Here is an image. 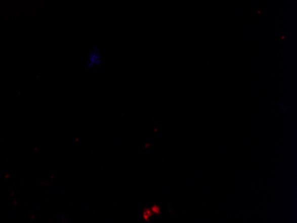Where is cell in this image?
<instances>
[{
	"mask_svg": "<svg viewBox=\"0 0 297 223\" xmlns=\"http://www.w3.org/2000/svg\"><path fill=\"white\" fill-rule=\"evenodd\" d=\"M102 62V57L100 55L99 52L97 50H94V51L89 55V59H88V67L89 68H93L95 66H99Z\"/></svg>",
	"mask_w": 297,
	"mask_h": 223,
	"instance_id": "6da1fadb",
	"label": "cell"
}]
</instances>
